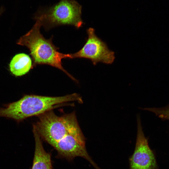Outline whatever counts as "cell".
<instances>
[{
    "instance_id": "4",
    "label": "cell",
    "mask_w": 169,
    "mask_h": 169,
    "mask_svg": "<svg viewBox=\"0 0 169 169\" xmlns=\"http://www.w3.org/2000/svg\"><path fill=\"white\" fill-rule=\"evenodd\" d=\"M81 10V6L74 0H60L53 7L39 10L34 18L47 30L64 25L79 28L83 24Z\"/></svg>"
},
{
    "instance_id": "8",
    "label": "cell",
    "mask_w": 169,
    "mask_h": 169,
    "mask_svg": "<svg viewBox=\"0 0 169 169\" xmlns=\"http://www.w3.org/2000/svg\"><path fill=\"white\" fill-rule=\"evenodd\" d=\"M32 60L29 56L24 53L16 55L9 64L11 72L16 76L23 75L33 69Z\"/></svg>"
},
{
    "instance_id": "7",
    "label": "cell",
    "mask_w": 169,
    "mask_h": 169,
    "mask_svg": "<svg viewBox=\"0 0 169 169\" xmlns=\"http://www.w3.org/2000/svg\"><path fill=\"white\" fill-rule=\"evenodd\" d=\"M35 148L31 169H53L49 153L44 150L41 138L36 130L33 128Z\"/></svg>"
},
{
    "instance_id": "9",
    "label": "cell",
    "mask_w": 169,
    "mask_h": 169,
    "mask_svg": "<svg viewBox=\"0 0 169 169\" xmlns=\"http://www.w3.org/2000/svg\"><path fill=\"white\" fill-rule=\"evenodd\" d=\"M144 110L154 113L161 119L169 120V105L164 107L146 108Z\"/></svg>"
},
{
    "instance_id": "5",
    "label": "cell",
    "mask_w": 169,
    "mask_h": 169,
    "mask_svg": "<svg viewBox=\"0 0 169 169\" xmlns=\"http://www.w3.org/2000/svg\"><path fill=\"white\" fill-rule=\"evenodd\" d=\"M87 32L88 37L84 45L77 52L69 54V59H88L95 65L99 62L112 64L115 59L114 52L109 50L106 44L96 35L93 28H89Z\"/></svg>"
},
{
    "instance_id": "3",
    "label": "cell",
    "mask_w": 169,
    "mask_h": 169,
    "mask_svg": "<svg viewBox=\"0 0 169 169\" xmlns=\"http://www.w3.org/2000/svg\"><path fill=\"white\" fill-rule=\"evenodd\" d=\"M41 25L36 21L32 28L18 41L17 44L26 47L33 60V68L38 65L47 64L62 70L71 79H76L63 67L62 59H69V54L59 52L52 42L53 37L45 38L41 33Z\"/></svg>"
},
{
    "instance_id": "10",
    "label": "cell",
    "mask_w": 169,
    "mask_h": 169,
    "mask_svg": "<svg viewBox=\"0 0 169 169\" xmlns=\"http://www.w3.org/2000/svg\"><path fill=\"white\" fill-rule=\"evenodd\" d=\"M3 11L2 9H0V15H1Z\"/></svg>"
},
{
    "instance_id": "2",
    "label": "cell",
    "mask_w": 169,
    "mask_h": 169,
    "mask_svg": "<svg viewBox=\"0 0 169 169\" xmlns=\"http://www.w3.org/2000/svg\"><path fill=\"white\" fill-rule=\"evenodd\" d=\"M82 102L80 96L74 93L61 96L26 95L19 100L0 108V117L12 119L20 122L29 117L39 115L70 102Z\"/></svg>"
},
{
    "instance_id": "6",
    "label": "cell",
    "mask_w": 169,
    "mask_h": 169,
    "mask_svg": "<svg viewBox=\"0 0 169 169\" xmlns=\"http://www.w3.org/2000/svg\"><path fill=\"white\" fill-rule=\"evenodd\" d=\"M137 120L136 142L134 152L129 158V169H159L154 153L142 131L139 115H137Z\"/></svg>"
},
{
    "instance_id": "1",
    "label": "cell",
    "mask_w": 169,
    "mask_h": 169,
    "mask_svg": "<svg viewBox=\"0 0 169 169\" xmlns=\"http://www.w3.org/2000/svg\"><path fill=\"white\" fill-rule=\"evenodd\" d=\"M38 116V120L33 128L56 151L69 145L80 129L74 112L59 116L51 110Z\"/></svg>"
}]
</instances>
